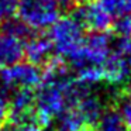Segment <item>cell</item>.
<instances>
[{
  "label": "cell",
  "instance_id": "obj_1",
  "mask_svg": "<svg viewBox=\"0 0 131 131\" xmlns=\"http://www.w3.org/2000/svg\"><path fill=\"white\" fill-rule=\"evenodd\" d=\"M16 13L31 31L42 32L61 17L62 7L55 0H17Z\"/></svg>",
  "mask_w": 131,
  "mask_h": 131
},
{
  "label": "cell",
  "instance_id": "obj_2",
  "mask_svg": "<svg viewBox=\"0 0 131 131\" xmlns=\"http://www.w3.org/2000/svg\"><path fill=\"white\" fill-rule=\"evenodd\" d=\"M85 30L73 16H61L48 28V38L57 57L68 58L80 47L85 38Z\"/></svg>",
  "mask_w": 131,
  "mask_h": 131
},
{
  "label": "cell",
  "instance_id": "obj_3",
  "mask_svg": "<svg viewBox=\"0 0 131 131\" xmlns=\"http://www.w3.org/2000/svg\"><path fill=\"white\" fill-rule=\"evenodd\" d=\"M113 48V38L106 32H90L83 38L80 47L68 58L66 62L76 71L83 66H103Z\"/></svg>",
  "mask_w": 131,
  "mask_h": 131
},
{
  "label": "cell",
  "instance_id": "obj_4",
  "mask_svg": "<svg viewBox=\"0 0 131 131\" xmlns=\"http://www.w3.org/2000/svg\"><path fill=\"white\" fill-rule=\"evenodd\" d=\"M42 80V69L31 62H20L0 68V85L6 90L37 89Z\"/></svg>",
  "mask_w": 131,
  "mask_h": 131
},
{
  "label": "cell",
  "instance_id": "obj_5",
  "mask_svg": "<svg viewBox=\"0 0 131 131\" xmlns=\"http://www.w3.org/2000/svg\"><path fill=\"white\" fill-rule=\"evenodd\" d=\"M9 100V121L16 124L37 123L34 89H14Z\"/></svg>",
  "mask_w": 131,
  "mask_h": 131
},
{
  "label": "cell",
  "instance_id": "obj_6",
  "mask_svg": "<svg viewBox=\"0 0 131 131\" xmlns=\"http://www.w3.org/2000/svg\"><path fill=\"white\" fill-rule=\"evenodd\" d=\"M73 17L80 23L83 30H89L90 32H106L113 26V18L99 4V2L82 3V6L73 13Z\"/></svg>",
  "mask_w": 131,
  "mask_h": 131
},
{
  "label": "cell",
  "instance_id": "obj_7",
  "mask_svg": "<svg viewBox=\"0 0 131 131\" xmlns=\"http://www.w3.org/2000/svg\"><path fill=\"white\" fill-rule=\"evenodd\" d=\"M130 78V58L111 48L108 58L103 63V82L110 86H123Z\"/></svg>",
  "mask_w": 131,
  "mask_h": 131
},
{
  "label": "cell",
  "instance_id": "obj_8",
  "mask_svg": "<svg viewBox=\"0 0 131 131\" xmlns=\"http://www.w3.org/2000/svg\"><path fill=\"white\" fill-rule=\"evenodd\" d=\"M72 107H75L79 111V114L82 116L83 121L88 127L96 124L97 118L104 110L103 100L99 97V94L92 92V88L83 89L79 93V96L76 97V100L73 102Z\"/></svg>",
  "mask_w": 131,
  "mask_h": 131
},
{
  "label": "cell",
  "instance_id": "obj_9",
  "mask_svg": "<svg viewBox=\"0 0 131 131\" xmlns=\"http://www.w3.org/2000/svg\"><path fill=\"white\" fill-rule=\"evenodd\" d=\"M54 49H52L51 41L45 35H30L24 42V57L27 61L37 66H44L52 58Z\"/></svg>",
  "mask_w": 131,
  "mask_h": 131
},
{
  "label": "cell",
  "instance_id": "obj_10",
  "mask_svg": "<svg viewBox=\"0 0 131 131\" xmlns=\"http://www.w3.org/2000/svg\"><path fill=\"white\" fill-rule=\"evenodd\" d=\"M24 42V40L4 31L0 27V68L23 61Z\"/></svg>",
  "mask_w": 131,
  "mask_h": 131
},
{
  "label": "cell",
  "instance_id": "obj_11",
  "mask_svg": "<svg viewBox=\"0 0 131 131\" xmlns=\"http://www.w3.org/2000/svg\"><path fill=\"white\" fill-rule=\"evenodd\" d=\"M88 127L75 107L69 106L55 118V131H80Z\"/></svg>",
  "mask_w": 131,
  "mask_h": 131
},
{
  "label": "cell",
  "instance_id": "obj_12",
  "mask_svg": "<svg viewBox=\"0 0 131 131\" xmlns=\"http://www.w3.org/2000/svg\"><path fill=\"white\" fill-rule=\"evenodd\" d=\"M118 108H104L96 121V131H127Z\"/></svg>",
  "mask_w": 131,
  "mask_h": 131
},
{
  "label": "cell",
  "instance_id": "obj_13",
  "mask_svg": "<svg viewBox=\"0 0 131 131\" xmlns=\"http://www.w3.org/2000/svg\"><path fill=\"white\" fill-rule=\"evenodd\" d=\"M99 4L107 12L111 18H121L123 16L131 13V0H97Z\"/></svg>",
  "mask_w": 131,
  "mask_h": 131
},
{
  "label": "cell",
  "instance_id": "obj_14",
  "mask_svg": "<svg viewBox=\"0 0 131 131\" xmlns=\"http://www.w3.org/2000/svg\"><path fill=\"white\" fill-rule=\"evenodd\" d=\"M118 111L127 128H131V94H124L118 103Z\"/></svg>",
  "mask_w": 131,
  "mask_h": 131
},
{
  "label": "cell",
  "instance_id": "obj_15",
  "mask_svg": "<svg viewBox=\"0 0 131 131\" xmlns=\"http://www.w3.org/2000/svg\"><path fill=\"white\" fill-rule=\"evenodd\" d=\"M16 4L17 0H0V24L14 16Z\"/></svg>",
  "mask_w": 131,
  "mask_h": 131
},
{
  "label": "cell",
  "instance_id": "obj_16",
  "mask_svg": "<svg viewBox=\"0 0 131 131\" xmlns=\"http://www.w3.org/2000/svg\"><path fill=\"white\" fill-rule=\"evenodd\" d=\"M0 131H41V125L37 123H27V124L9 123V124L2 125Z\"/></svg>",
  "mask_w": 131,
  "mask_h": 131
},
{
  "label": "cell",
  "instance_id": "obj_17",
  "mask_svg": "<svg viewBox=\"0 0 131 131\" xmlns=\"http://www.w3.org/2000/svg\"><path fill=\"white\" fill-rule=\"evenodd\" d=\"M116 31H117V34H118V35L131 37V13L123 16L121 18H118V20H117Z\"/></svg>",
  "mask_w": 131,
  "mask_h": 131
},
{
  "label": "cell",
  "instance_id": "obj_18",
  "mask_svg": "<svg viewBox=\"0 0 131 131\" xmlns=\"http://www.w3.org/2000/svg\"><path fill=\"white\" fill-rule=\"evenodd\" d=\"M9 118V100L3 94V90H0V127L6 124Z\"/></svg>",
  "mask_w": 131,
  "mask_h": 131
},
{
  "label": "cell",
  "instance_id": "obj_19",
  "mask_svg": "<svg viewBox=\"0 0 131 131\" xmlns=\"http://www.w3.org/2000/svg\"><path fill=\"white\" fill-rule=\"evenodd\" d=\"M55 2H57L62 9H66V7H71L72 4H73L75 0H55Z\"/></svg>",
  "mask_w": 131,
  "mask_h": 131
},
{
  "label": "cell",
  "instance_id": "obj_20",
  "mask_svg": "<svg viewBox=\"0 0 131 131\" xmlns=\"http://www.w3.org/2000/svg\"><path fill=\"white\" fill-rule=\"evenodd\" d=\"M76 2H80V3H92V2H97V0H76Z\"/></svg>",
  "mask_w": 131,
  "mask_h": 131
},
{
  "label": "cell",
  "instance_id": "obj_21",
  "mask_svg": "<svg viewBox=\"0 0 131 131\" xmlns=\"http://www.w3.org/2000/svg\"><path fill=\"white\" fill-rule=\"evenodd\" d=\"M80 131H96V130H93V128H90V127H85V128H82Z\"/></svg>",
  "mask_w": 131,
  "mask_h": 131
},
{
  "label": "cell",
  "instance_id": "obj_22",
  "mask_svg": "<svg viewBox=\"0 0 131 131\" xmlns=\"http://www.w3.org/2000/svg\"><path fill=\"white\" fill-rule=\"evenodd\" d=\"M41 131H55L54 128H47V130H41Z\"/></svg>",
  "mask_w": 131,
  "mask_h": 131
},
{
  "label": "cell",
  "instance_id": "obj_23",
  "mask_svg": "<svg viewBox=\"0 0 131 131\" xmlns=\"http://www.w3.org/2000/svg\"><path fill=\"white\" fill-rule=\"evenodd\" d=\"M130 69H131V59H130Z\"/></svg>",
  "mask_w": 131,
  "mask_h": 131
}]
</instances>
